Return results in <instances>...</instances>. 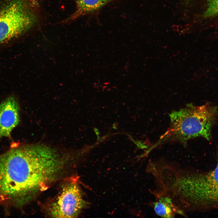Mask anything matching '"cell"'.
Returning a JSON list of instances; mask_svg holds the SVG:
<instances>
[{"label": "cell", "instance_id": "52a82bcc", "mask_svg": "<svg viewBox=\"0 0 218 218\" xmlns=\"http://www.w3.org/2000/svg\"><path fill=\"white\" fill-rule=\"evenodd\" d=\"M151 168L153 174L156 177L162 189L161 191L170 195L175 194L179 186L180 175L177 171L168 165L156 166Z\"/></svg>", "mask_w": 218, "mask_h": 218}, {"label": "cell", "instance_id": "8992f818", "mask_svg": "<svg viewBox=\"0 0 218 218\" xmlns=\"http://www.w3.org/2000/svg\"><path fill=\"white\" fill-rule=\"evenodd\" d=\"M19 107L15 98L10 96L0 104V137L10 135L13 129L18 124Z\"/></svg>", "mask_w": 218, "mask_h": 218}, {"label": "cell", "instance_id": "9c48e42d", "mask_svg": "<svg viewBox=\"0 0 218 218\" xmlns=\"http://www.w3.org/2000/svg\"><path fill=\"white\" fill-rule=\"evenodd\" d=\"M116 0H75V12L65 21H73L80 17L94 13Z\"/></svg>", "mask_w": 218, "mask_h": 218}, {"label": "cell", "instance_id": "6da1fadb", "mask_svg": "<svg viewBox=\"0 0 218 218\" xmlns=\"http://www.w3.org/2000/svg\"><path fill=\"white\" fill-rule=\"evenodd\" d=\"M41 164L28 144L0 155V203L20 207L37 197L42 175Z\"/></svg>", "mask_w": 218, "mask_h": 218}, {"label": "cell", "instance_id": "277c9868", "mask_svg": "<svg viewBox=\"0 0 218 218\" xmlns=\"http://www.w3.org/2000/svg\"><path fill=\"white\" fill-rule=\"evenodd\" d=\"M35 0H6L0 5V45L20 37L38 21Z\"/></svg>", "mask_w": 218, "mask_h": 218}, {"label": "cell", "instance_id": "5b68a950", "mask_svg": "<svg viewBox=\"0 0 218 218\" xmlns=\"http://www.w3.org/2000/svg\"><path fill=\"white\" fill-rule=\"evenodd\" d=\"M88 204L77 177L71 176L63 180L57 193L45 204L43 209L49 217L76 218Z\"/></svg>", "mask_w": 218, "mask_h": 218}, {"label": "cell", "instance_id": "30bf717a", "mask_svg": "<svg viewBox=\"0 0 218 218\" xmlns=\"http://www.w3.org/2000/svg\"><path fill=\"white\" fill-rule=\"evenodd\" d=\"M207 6L204 14L205 18L218 15V0H207Z\"/></svg>", "mask_w": 218, "mask_h": 218}, {"label": "cell", "instance_id": "7a4b0ae2", "mask_svg": "<svg viewBox=\"0 0 218 218\" xmlns=\"http://www.w3.org/2000/svg\"><path fill=\"white\" fill-rule=\"evenodd\" d=\"M170 127L156 146L168 140L177 141L185 146L187 141L198 137L210 141L211 131L218 117L217 106L207 103L196 106L189 104L170 114Z\"/></svg>", "mask_w": 218, "mask_h": 218}, {"label": "cell", "instance_id": "ba28073f", "mask_svg": "<svg viewBox=\"0 0 218 218\" xmlns=\"http://www.w3.org/2000/svg\"><path fill=\"white\" fill-rule=\"evenodd\" d=\"M155 196V201L151 206L158 216L163 217H173L177 214L184 215V213L174 203L169 195L160 191L153 192Z\"/></svg>", "mask_w": 218, "mask_h": 218}, {"label": "cell", "instance_id": "3957f363", "mask_svg": "<svg viewBox=\"0 0 218 218\" xmlns=\"http://www.w3.org/2000/svg\"><path fill=\"white\" fill-rule=\"evenodd\" d=\"M217 153V164L213 170L181 176L178 194L187 209L204 211L218 209V149Z\"/></svg>", "mask_w": 218, "mask_h": 218}]
</instances>
